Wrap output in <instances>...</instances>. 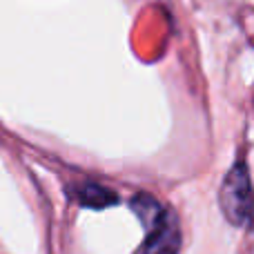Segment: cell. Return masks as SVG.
<instances>
[{"label": "cell", "mask_w": 254, "mask_h": 254, "mask_svg": "<svg viewBox=\"0 0 254 254\" xmlns=\"http://www.w3.org/2000/svg\"><path fill=\"white\" fill-rule=\"evenodd\" d=\"M219 207L225 221L234 228L250 230L254 225V188L248 163L237 161L223 176L219 188Z\"/></svg>", "instance_id": "cell-2"}, {"label": "cell", "mask_w": 254, "mask_h": 254, "mask_svg": "<svg viewBox=\"0 0 254 254\" xmlns=\"http://www.w3.org/2000/svg\"><path fill=\"white\" fill-rule=\"evenodd\" d=\"M71 196L78 201L80 207H87V210H107V207H114L121 201L114 190L105 188L101 183H92V181L71 188Z\"/></svg>", "instance_id": "cell-3"}, {"label": "cell", "mask_w": 254, "mask_h": 254, "mask_svg": "<svg viewBox=\"0 0 254 254\" xmlns=\"http://www.w3.org/2000/svg\"><path fill=\"white\" fill-rule=\"evenodd\" d=\"M129 210L145 230V241L134 254H179L183 234L174 210L163 205L149 192L134 194L129 198Z\"/></svg>", "instance_id": "cell-1"}]
</instances>
